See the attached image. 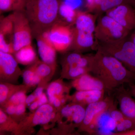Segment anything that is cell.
<instances>
[{
	"label": "cell",
	"instance_id": "obj_29",
	"mask_svg": "<svg viewBox=\"0 0 135 135\" xmlns=\"http://www.w3.org/2000/svg\"><path fill=\"white\" fill-rule=\"evenodd\" d=\"M64 2L75 10L79 7L82 4L81 0H64Z\"/></svg>",
	"mask_w": 135,
	"mask_h": 135
},
{
	"label": "cell",
	"instance_id": "obj_7",
	"mask_svg": "<svg viewBox=\"0 0 135 135\" xmlns=\"http://www.w3.org/2000/svg\"><path fill=\"white\" fill-rule=\"evenodd\" d=\"M114 105L113 100L108 97L88 105L86 108L84 119L79 127L80 130L90 134L95 133V128L99 119L105 113L109 112Z\"/></svg>",
	"mask_w": 135,
	"mask_h": 135
},
{
	"label": "cell",
	"instance_id": "obj_12",
	"mask_svg": "<svg viewBox=\"0 0 135 135\" xmlns=\"http://www.w3.org/2000/svg\"><path fill=\"white\" fill-rule=\"evenodd\" d=\"M36 38L39 55L42 61L54 68L56 65L55 49L44 33Z\"/></svg>",
	"mask_w": 135,
	"mask_h": 135
},
{
	"label": "cell",
	"instance_id": "obj_1",
	"mask_svg": "<svg viewBox=\"0 0 135 135\" xmlns=\"http://www.w3.org/2000/svg\"><path fill=\"white\" fill-rule=\"evenodd\" d=\"M90 73L103 83L105 90H112L125 83H132L135 74L116 59L97 50L89 55Z\"/></svg>",
	"mask_w": 135,
	"mask_h": 135
},
{
	"label": "cell",
	"instance_id": "obj_3",
	"mask_svg": "<svg viewBox=\"0 0 135 135\" xmlns=\"http://www.w3.org/2000/svg\"><path fill=\"white\" fill-rule=\"evenodd\" d=\"M95 15L87 12L77 11L73 24V41L71 49L75 51L96 49L95 40Z\"/></svg>",
	"mask_w": 135,
	"mask_h": 135
},
{
	"label": "cell",
	"instance_id": "obj_17",
	"mask_svg": "<svg viewBox=\"0 0 135 135\" xmlns=\"http://www.w3.org/2000/svg\"><path fill=\"white\" fill-rule=\"evenodd\" d=\"M18 62L11 53L0 51L1 74L6 76L13 75L18 69Z\"/></svg>",
	"mask_w": 135,
	"mask_h": 135
},
{
	"label": "cell",
	"instance_id": "obj_25",
	"mask_svg": "<svg viewBox=\"0 0 135 135\" xmlns=\"http://www.w3.org/2000/svg\"><path fill=\"white\" fill-rule=\"evenodd\" d=\"M36 73L41 77H46L50 74L53 68L51 66L44 62H38L33 67Z\"/></svg>",
	"mask_w": 135,
	"mask_h": 135
},
{
	"label": "cell",
	"instance_id": "obj_31",
	"mask_svg": "<svg viewBox=\"0 0 135 135\" xmlns=\"http://www.w3.org/2000/svg\"><path fill=\"white\" fill-rule=\"evenodd\" d=\"M6 112L10 115H13L16 113V105L9 104L6 109Z\"/></svg>",
	"mask_w": 135,
	"mask_h": 135
},
{
	"label": "cell",
	"instance_id": "obj_41",
	"mask_svg": "<svg viewBox=\"0 0 135 135\" xmlns=\"http://www.w3.org/2000/svg\"><path fill=\"white\" fill-rule=\"evenodd\" d=\"M94 0H86V6H88V5H90L91 4L93 1Z\"/></svg>",
	"mask_w": 135,
	"mask_h": 135
},
{
	"label": "cell",
	"instance_id": "obj_38",
	"mask_svg": "<svg viewBox=\"0 0 135 135\" xmlns=\"http://www.w3.org/2000/svg\"><path fill=\"white\" fill-rule=\"evenodd\" d=\"M39 107L38 101H34L30 104V106H29V109L33 111L37 109Z\"/></svg>",
	"mask_w": 135,
	"mask_h": 135
},
{
	"label": "cell",
	"instance_id": "obj_28",
	"mask_svg": "<svg viewBox=\"0 0 135 135\" xmlns=\"http://www.w3.org/2000/svg\"><path fill=\"white\" fill-rule=\"evenodd\" d=\"M9 89L5 84H1L0 85V103H4L7 99L9 94Z\"/></svg>",
	"mask_w": 135,
	"mask_h": 135
},
{
	"label": "cell",
	"instance_id": "obj_36",
	"mask_svg": "<svg viewBox=\"0 0 135 135\" xmlns=\"http://www.w3.org/2000/svg\"><path fill=\"white\" fill-rule=\"evenodd\" d=\"M129 90L128 92L130 93L131 95L135 98V84L133 83L129 84Z\"/></svg>",
	"mask_w": 135,
	"mask_h": 135
},
{
	"label": "cell",
	"instance_id": "obj_37",
	"mask_svg": "<svg viewBox=\"0 0 135 135\" xmlns=\"http://www.w3.org/2000/svg\"><path fill=\"white\" fill-rule=\"evenodd\" d=\"M43 88L42 87H39L37 88L34 92V95H35L36 98L38 99V98L41 95L43 94Z\"/></svg>",
	"mask_w": 135,
	"mask_h": 135
},
{
	"label": "cell",
	"instance_id": "obj_13",
	"mask_svg": "<svg viewBox=\"0 0 135 135\" xmlns=\"http://www.w3.org/2000/svg\"><path fill=\"white\" fill-rule=\"evenodd\" d=\"M72 85L77 90H105L102 81L90 74V73H86L74 80Z\"/></svg>",
	"mask_w": 135,
	"mask_h": 135
},
{
	"label": "cell",
	"instance_id": "obj_10",
	"mask_svg": "<svg viewBox=\"0 0 135 135\" xmlns=\"http://www.w3.org/2000/svg\"><path fill=\"white\" fill-rule=\"evenodd\" d=\"M85 110L84 106L75 103L63 107L61 115L66 119V122L69 123L70 129L81 126L84 119Z\"/></svg>",
	"mask_w": 135,
	"mask_h": 135
},
{
	"label": "cell",
	"instance_id": "obj_4",
	"mask_svg": "<svg viewBox=\"0 0 135 135\" xmlns=\"http://www.w3.org/2000/svg\"><path fill=\"white\" fill-rule=\"evenodd\" d=\"M96 44L97 50L116 59L135 74V46L130 35L117 41Z\"/></svg>",
	"mask_w": 135,
	"mask_h": 135
},
{
	"label": "cell",
	"instance_id": "obj_22",
	"mask_svg": "<svg viewBox=\"0 0 135 135\" xmlns=\"http://www.w3.org/2000/svg\"><path fill=\"white\" fill-rule=\"evenodd\" d=\"M77 11L64 1L61 2L59 9V15L65 20L66 22L73 24L75 22Z\"/></svg>",
	"mask_w": 135,
	"mask_h": 135
},
{
	"label": "cell",
	"instance_id": "obj_39",
	"mask_svg": "<svg viewBox=\"0 0 135 135\" xmlns=\"http://www.w3.org/2000/svg\"><path fill=\"white\" fill-rule=\"evenodd\" d=\"M61 104H62V102H61V99H59L56 97L53 104L55 107H59L61 105Z\"/></svg>",
	"mask_w": 135,
	"mask_h": 135
},
{
	"label": "cell",
	"instance_id": "obj_15",
	"mask_svg": "<svg viewBox=\"0 0 135 135\" xmlns=\"http://www.w3.org/2000/svg\"><path fill=\"white\" fill-rule=\"evenodd\" d=\"M124 3L132 5L130 0H94L86 7L88 12L98 17L109 10Z\"/></svg>",
	"mask_w": 135,
	"mask_h": 135
},
{
	"label": "cell",
	"instance_id": "obj_11",
	"mask_svg": "<svg viewBox=\"0 0 135 135\" xmlns=\"http://www.w3.org/2000/svg\"><path fill=\"white\" fill-rule=\"evenodd\" d=\"M116 97L120 110L126 116L135 122V100L123 85L115 89Z\"/></svg>",
	"mask_w": 135,
	"mask_h": 135
},
{
	"label": "cell",
	"instance_id": "obj_6",
	"mask_svg": "<svg viewBox=\"0 0 135 135\" xmlns=\"http://www.w3.org/2000/svg\"><path fill=\"white\" fill-rule=\"evenodd\" d=\"M44 33L57 51L64 52L71 49L73 41V24L58 20Z\"/></svg>",
	"mask_w": 135,
	"mask_h": 135
},
{
	"label": "cell",
	"instance_id": "obj_23",
	"mask_svg": "<svg viewBox=\"0 0 135 135\" xmlns=\"http://www.w3.org/2000/svg\"><path fill=\"white\" fill-rule=\"evenodd\" d=\"M64 75L69 79H75L86 73H90L88 68L80 66L79 65H74L63 67Z\"/></svg>",
	"mask_w": 135,
	"mask_h": 135
},
{
	"label": "cell",
	"instance_id": "obj_16",
	"mask_svg": "<svg viewBox=\"0 0 135 135\" xmlns=\"http://www.w3.org/2000/svg\"><path fill=\"white\" fill-rule=\"evenodd\" d=\"M109 112L110 117L115 123L116 132H124L135 128V122L116 109L114 104Z\"/></svg>",
	"mask_w": 135,
	"mask_h": 135
},
{
	"label": "cell",
	"instance_id": "obj_5",
	"mask_svg": "<svg viewBox=\"0 0 135 135\" xmlns=\"http://www.w3.org/2000/svg\"><path fill=\"white\" fill-rule=\"evenodd\" d=\"M98 17L95 31L96 43L117 41L130 34V31L109 16L101 15Z\"/></svg>",
	"mask_w": 135,
	"mask_h": 135
},
{
	"label": "cell",
	"instance_id": "obj_18",
	"mask_svg": "<svg viewBox=\"0 0 135 135\" xmlns=\"http://www.w3.org/2000/svg\"><path fill=\"white\" fill-rule=\"evenodd\" d=\"M53 108L49 104H46L38 107L34 114L32 122L34 125H45L49 123L52 118Z\"/></svg>",
	"mask_w": 135,
	"mask_h": 135
},
{
	"label": "cell",
	"instance_id": "obj_8",
	"mask_svg": "<svg viewBox=\"0 0 135 135\" xmlns=\"http://www.w3.org/2000/svg\"><path fill=\"white\" fill-rule=\"evenodd\" d=\"M14 21L13 48L15 52L32 44L33 34L29 20L24 11L12 13Z\"/></svg>",
	"mask_w": 135,
	"mask_h": 135
},
{
	"label": "cell",
	"instance_id": "obj_35",
	"mask_svg": "<svg viewBox=\"0 0 135 135\" xmlns=\"http://www.w3.org/2000/svg\"><path fill=\"white\" fill-rule=\"evenodd\" d=\"M7 120V116L2 110H0V123L1 124L5 123Z\"/></svg>",
	"mask_w": 135,
	"mask_h": 135
},
{
	"label": "cell",
	"instance_id": "obj_34",
	"mask_svg": "<svg viewBox=\"0 0 135 135\" xmlns=\"http://www.w3.org/2000/svg\"><path fill=\"white\" fill-rule=\"evenodd\" d=\"M36 98L33 94H31L26 97L25 103L30 106V104L35 101Z\"/></svg>",
	"mask_w": 135,
	"mask_h": 135
},
{
	"label": "cell",
	"instance_id": "obj_32",
	"mask_svg": "<svg viewBox=\"0 0 135 135\" xmlns=\"http://www.w3.org/2000/svg\"><path fill=\"white\" fill-rule=\"evenodd\" d=\"M39 104V106H40L42 105L47 104L48 101H49L48 99L47 98L46 94L43 93L37 99Z\"/></svg>",
	"mask_w": 135,
	"mask_h": 135
},
{
	"label": "cell",
	"instance_id": "obj_27",
	"mask_svg": "<svg viewBox=\"0 0 135 135\" xmlns=\"http://www.w3.org/2000/svg\"><path fill=\"white\" fill-rule=\"evenodd\" d=\"M26 97L23 91H19L11 96L9 99L10 104L17 105L20 104L25 103Z\"/></svg>",
	"mask_w": 135,
	"mask_h": 135
},
{
	"label": "cell",
	"instance_id": "obj_2",
	"mask_svg": "<svg viewBox=\"0 0 135 135\" xmlns=\"http://www.w3.org/2000/svg\"><path fill=\"white\" fill-rule=\"evenodd\" d=\"M61 0H29L25 12L36 38L58 21Z\"/></svg>",
	"mask_w": 135,
	"mask_h": 135
},
{
	"label": "cell",
	"instance_id": "obj_26",
	"mask_svg": "<svg viewBox=\"0 0 135 135\" xmlns=\"http://www.w3.org/2000/svg\"><path fill=\"white\" fill-rule=\"evenodd\" d=\"M64 88L60 83L54 82L51 83L47 90L48 97L56 96L60 95L64 91Z\"/></svg>",
	"mask_w": 135,
	"mask_h": 135
},
{
	"label": "cell",
	"instance_id": "obj_40",
	"mask_svg": "<svg viewBox=\"0 0 135 135\" xmlns=\"http://www.w3.org/2000/svg\"><path fill=\"white\" fill-rule=\"evenodd\" d=\"M131 39L133 41V43L134 44L135 46V29L133 30L131 34L130 35Z\"/></svg>",
	"mask_w": 135,
	"mask_h": 135
},
{
	"label": "cell",
	"instance_id": "obj_19",
	"mask_svg": "<svg viewBox=\"0 0 135 135\" xmlns=\"http://www.w3.org/2000/svg\"><path fill=\"white\" fill-rule=\"evenodd\" d=\"M15 58L18 62L24 65L33 62L36 59V53L32 44L24 46L16 51Z\"/></svg>",
	"mask_w": 135,
	"mask_h": 135
},
{
	"label": "cell",
	"instance_id": "obj_20",
	"mask_svg": "<svg viewBox=\"0 0 135 135\" xmlns=\"http://www.w3.org/2000/svg\"><path fill=\"white\" fill-rule=\"evenodd\" d=\"M14 21L13 14L1 18L0 36L8 41L13 42Z\"/></svg>",
	"mask_w": 135,
	"mask_h": 135
},
{
	"label": "cell",
	"instance_id": "obj_24",
	"mask_svg": "<svg viewBox=\"0 0 135 135\" xmlns=\"http://www.w3.org/2000/svg\"><path fill=\"white\" fill-rule=\"evenodd\" d=\"M23 78L25 83L28 86H35L39 84L41 80V77L36 73L33 67L25 71L23 73Z\"/></svg>",
	"mask_w": 135,
	"mask_h": 135
},
{
	"label": "cell",
	"instance_id": "obj_30",
	"mask_svg": "<svg viewBox=\"0 0 135 135\" xmlns=\"http://www.w3.org/2000/svg\"><path fill=\"white\" fill-rule=\"evenodd\" d=\"M26 111L25 103L18 104L16 105V113L17 116H20L24 113Z\"/></svg>",
	"mask_w": 135,
	"mask_h": 135
},
{
	"label": "cell",
	"instance_id": "obj_14",
	"mask_svg": "<svg viewBox=\"0 0 135 135\" xmlns=\"http://www.w3.org/2000/svg\"><path fill=\"white\" fill-rule=\"evenodd\" d=\"M105 90H77L70 98L73 103L87 106L103 99Z\"/></svg>",
	"mask_w": 135,
	"mask_h": 135
},
{
	"label": "cell",
	"instance_id": "obj_9",
	"mask_svg": "<svg viewBox=\"0 0 135 135\" xmlns=\"http://www.w3.org/2000/svg\"><path fill=\"white\" fill-rule=\"evenodd\" d=\"M111 17L130 32L135 28V8L129 3H124L107 11Z\"/></svg>",
	"mask_w": 135,
	"mask_h": 135
},
{
	"label": "cell",
	"instance_id": "obj_21",
	"mask_svg": "<svg viewBox=\"0 0 135 135\" xmlns=\"http://www.w3.org/2000/svg\"><path fill=\"white\" fill-rule=\"evenodd\" d=\"M29 0H0L1 13L24 11Z\"/></svg>",
	"mask_w": 135,
	"mask_h": 135
},
{
	"label": "cell",
	"instance_id": "obj_42",
	"mask_svg": "<svg viewBox=\"0 0 135 135\" xmlns=\"http://www.w3.org/2000/svg\"><path fill=\"white\" fill-rule=\"evenodd\" d=\"M132 6L135 8V0H130Z\"/></svg>",
	"mask_w": 135,
	"mask_h": 135
},
{
	"label": "cell",
	"instance_id": "obj_33",
	"mask_svg": "<svg viewBox=\"0 0 135 135\" xmlns=\"http://www.w3.org/2000/svg\"><path fill=\"white\" fill-rule=\"evenodd\" d=\"M113 135H135V128L131 130L121 132H115L111 133Z\"/></svg>",
	"mask_w": 135,
	"mask_h": 135
}]
</instances>
